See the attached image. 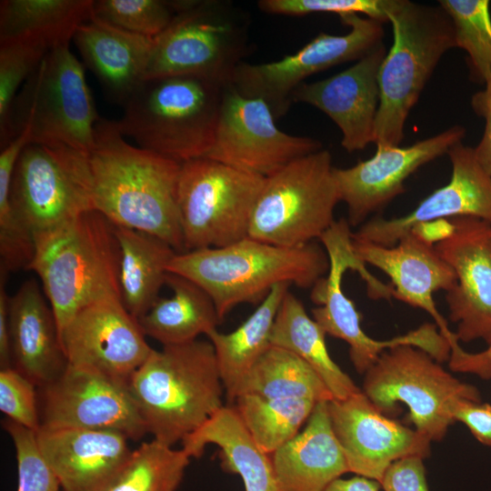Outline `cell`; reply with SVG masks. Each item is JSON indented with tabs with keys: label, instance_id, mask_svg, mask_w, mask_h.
I'll use <instances>...</instances> for the list:
<instances>
[{
	"label": "cell",
	"instance_id": "cell-1",
	"mask_svg": "<svg viewBox=\"0 0 491 491\" xmlns=\"http://www.w3.org/2000/svg\"><path fill=\"white\" fill-rule=\"evenodd\" d=\"M94 210L185 252L177 205L181 163L128 143L117 122L99 118L88 154Z\"/></svg>",
	"mask_w": 491,
	"mask_h": 491
},
{
	"label": "cell",
	"instance_id": "cell-2",
	"mask_svg": "<svg viewBox=\"0 0 491 491\" xmlns=\"http://www.w3.org/2000/svg\"><path fill=\"white\" fill-rule=\"evenodd\" d=\"M329 270L324 246L286 247L246 236L231 245L176 253L168 272L201 286L224 317L241 304H260L278 284L313 288Z\"/></svg>",
	"mask_w": 491,
	"mask_h": 491
},
{
	"label": "cell",
	"instance_id": "cell-3",
	"mask_svg": "<svg viewBox=\"0 0 491 491\" xmlns=\"http://www.w3.org/2000/svg\"><path fill=\"white\" fill-rule=\"evenodd\" d=\"M147 433L173 446L223 405L225 387L209 340L153 348L128 382Z\"/></svg>",
	"mask_w": 491,
	"mask_h": 491
},
{
	"label": "cell",
	"instance_id": "cell-4",
	"mask_svg": "<svg viewBox=\"0 0 491 491\" xmlns=\"http://www.w3.org/2000/svg\"><path fill=\"white\" fill-rule=\"evenodd\" d=\"M33 238L27 270L41 280L59 334L85 306L108 297L121 299L120 249L114 225L105 215L90 210Z\"/></svg>",
	"mask_w": 491,
	"mask_h": 491
},
{
	"label": "cell",
	"instance_id": "cell-5",
	"mask_svg": "<svg viewBox=\"0 0 491 491\" xmlns=\"http://www.w3.org/2000/svg\"><path fill=\"white\" fill-rule=\"evenodd\" d=\"M227 85L197 75L144 80L123 105L118 128L137 146L179 163L205 157Z\"/></svg>",
	"mask_w": 491,
	"mask_h": 491
},
{
	"label": "cell",
	"instance_id": "cell-6",
	"mask_svg": "<svg viewBox=\"0 0 491 491\" xmlns=\"http://www.w3.org/2000/svg\"><path fill=\"white\" fill-rule=\"evenodd\" d=\"M393 45L378 74L376 147L398 146L410 110L442 56L456 47L452 21L440 6L399 0L389 15Z\"/></svg>",
	"mask_w": 491,
	"mask_h": 491
},
{
	"label": "cell",
	"instance_id": "cell-7",
	"mask_svg": "<svg viewBox=\"0 0 491 491\" xmlns=\"http://www.w3.org/2000/svg\"><path fill=\"white\" fill-rule=\"evenodd\" d=\"M176 2L173 20L153 38L145 80L197 75L230 84L249 48V15L230 1Z\"/></svg>",
	"mask_w": 491,
	"mask_h": 491
},
{
	"label": "cell",
	"instance_id": "cell-8",
	"mask_svg": "<svg viewBox=\"0 0 491 491\" xmlns=\"http://www.w3.org/2000/svg\"><path fill=\"white\" fill-rule=\"evenodd\" d=\"M83 64L69 44L50 49L13 104V138L28 130L30 143L65 145L89 154L99 120Z\"/></svg>",
	"mask_w": 491,
	"mask_h": 491
},
{
	"label": "cell",
	"instance_id": "cell-9",
	"mask_svg": "<svg viewBox=\"0 0 491 491\" xmlns=\"http://www.w3.org/2000/svg\"><path fill=\"white\" fill-rule=\"evenodd\" d=\"M326 149L297 158L266 176L248 236L286 247L314 242L336 221L339 195Z\"/></svg>",
	"mask_w": 491,
	"mask_h": 491
},
{
	"label": "cell",
	"instance_id": "cell-10",
	"mask_svg": "<svg viewBox=\"0 0 491 491\" xmlns=\"http://www.w3.org/2000/svg\"><path fill=\"white\" fill-rule=\"evenodd\" d=\"M363 393L386 416L406 405L415 429L430 441L444 438L460 400L481 402L480 391L445 370L426 351L412 345L385 350L366 370Z\"/></svg>",
	"mask_w": 491,
	"mask_h": 491
},
{
	"label": "cell",
	"instance_id": "cell-11",
	"mask_svg": "<svg viewBox=\"0 0 491 491\" xmlns=\"http://www.w3.org/2000/svg\"><path fill=\"white\" fill-rule=\"evenodd\" d=\"M352 235L347 220L340 218L319 238L329 258V270L312 289L311 299L318 305L312 310L315 321L326 335L348 344L350 360L360 374H365L385 350L399 345H412L436 359L442 358L447 351V342L436 324H423L389 340H376L364 332L360 314L343 291L344 274L348 269L358 272L366 283L369 295L381 293L385 285L373 276L356 256Z\"/></svg>",
	"mask_w": 491,
	"mask_h": 491
},
{
	"label": "cell",
	"instance_id": "cell-12",
	"mask_svg": "<svg viewBox=\"0 0 491 491\" xmlns=\"http://www.w3.org/2000/svg\"><path fill=\"white\" fill-rule=\"evenodd\" d=\"M264 180L206 157L181 163L177 205L185 251L223 247L248 236Z\"/></svg>",
	"mask_w": 491,
	"mask_h": 491
},
{
	"label": "cell",
	"instance_id": "cell-13",
	"mask_svg": "<svg viewBox=\"0 0 491 491\" xmlns=\"http://www.w3.org/2000/svg\"><path fill=\"white\" fill-rule=\"evenodd\" d=\"M10 203L32 235L94 210L88 154L65 145L28 144L13 173Z\"/></svg>",
	"mask_w": 491,
	"mask_h": 491
},
{
	"label": "cell",
	"instance_id": "cell-14",
	"mask_svg": "<svg viewBox=\"0 0 491 491\" xmlns=\"http://www.w3.org/2000/svg\"><path fill=\"white\" fill-rule=\"evenodd\" d=\"M350 30L343 35L319 33L297 52L262 64L243 62L230 84L240 94L263 99L276 119L285 115L295 90L310 75L346 62L357 61L383 43V23L360 15H340Z\"/></svg>",
	"mask_w": 491,
	"mask_h": 491
},
{
	"label": "cell",
	"instance_id": "cell-15",
	"mask_svg": "<svg viewBox=\"0 0 491 491\" xmlns=\"http://www.w3.org/2000/svg\"><path fill=\"white\" fill-rule=\"evenodd\" d=\"M269 105L231 84L225 90L214 143L205 157L264 177L323 149L319 140L280 130Z\"/></svg>",
	"mask_w": 491,
	"mask_h": 491
},
{
	"label": "cell",
	"instance_id": "cell-16",
	"mask_svg": "<svg viewBox=\"0 0 491 491\" xmlns=\"http://www.w3.org/2000/svg\"><path fill=\"white\" fill-rule=\"evenodd\" d=\"M42 388L41 426L115 431L131 440L147 433L126 384L67 364Z\"/></svg>",
	"mask_w": 491,
	"mask_h": 491
},
{
	"label": "cell",
	"instance_id": "cell-17",
	"mask_svg": "<svg viewBox=\"0 0 491 491\" xmlns=\"http://www.w3.org/2000/svg\"><path fill=\"white\" fill-rule=\"evenodd\" d=\"M59 337L69 365L126 385L153 350L138 319L118 297L105 298L83 308Z\"/></svg>",
	"mask_w": 491,
	"mask_h": 491
},
{
	"label": "cell",
	"instance_id": "cell-18",
	"mask_svg": "<svg viewBox=\"0 0 491 491\" xmlns=\"http://www.w3.org/2000/svg\"><path fill=\"white\" fill-rule=\"evenodd\" d=\"M451 231L436 242L440 256L456 274L446 292L449 319L458 341L491 345V224L473 216L449 219Z\"/></svg>",
	"mask_w": 491,
	"mask_h": 491
},
{
	"label": "cell",
	"instance_id": "cell-19",
	"mask_svg": "<svg viewBox=\"0 0 491 491\" xmlns=\"http://www.w3.org/2000/svg\"><path fill=\"white\" fill-rule=\"evenodd\" d=\"M465 136L466 128L456 125L409 146L376 147L373 156L351 167H334L339 200L346 205L350 226L362 225L371 214L404 193V183L412 174L447 154Z\"/></svg>",
	"mask_w": 491,
	"mask_h": 491
},
{
	"label": "cell",
	"instance_id": "cell-20",
	"mask_svg": "<svg viewBox=\"0 0 491 491\" xmlns=\"http://www.w3.org/2000/svg\"><path fill=\"white\" fill-rule=\"evenodd\" d=\"M328 411L349 472L357 476L380 483L396 460L429 456V439L383 414L362 390L329 401Z\"/></svg>",
	"mask_w": 491,
	"mask_h": 491
},
{
	"label": "cell",
	"instance_id": "cell-21",
	"mask_svg": "<svg viewBox=\"0 0 491 491\" xmlns=\"http://www.w3.org/2000/svg\"><path fill=\"white\" fill-rule=\"evenodd\" d=\"M447 155L452 165L450 181L422 200L407 215L367 220L353 232V238L393 246L415 227L457 216H473L491 224V175L479 164L475 149L462 142Z\"/></svg>",
	"mask_w": 491,
	"mask_h": 491
},
{
	"label": "cell",
	"instance_id": "cell-22",
	"mask_svg": "<svg viewBox=\"0 0 491 491\" xmlns=\"http://www.w3.org/2000/svg\"><path fill=\"white\" fill-rule=\"evenodd\" d=\"M386 54L382 43L346 70L320 81L304 82L293 93V103L315 106L332 119L347 152L364 150L375 142L378 74Z\"/></svg>",
	"mask_w": 491,
	"mask_h": 491
},
{
	"label": "cell",
	"instance_id": "cell-23",
	"mask_svg": "<svg viewBox=\"0 0 491 491\" xmlns=\"http://www.w3.org/2000/svg\"><path fill=\"white\" fill-rule=\"evenodd\" d=\"M352 246L361 262L380 269L390 278L393 297L428 313L450 347L459 344L433 299L434 293L447 292L456 283L454 270L433 243L411 231L393 246L356 239L353 235Z\"/></svg>",
	"mask_w": 491,
	"mask_h": 491
},
{
	"label": "cell",
	"instance_id": "cell-24",
	"mask_svg": "<svg viewBox=\"0 0 491 491\" xmlns=\"http://www.w3.org/2000/svg\"><path fill=\"white\" fill-rule=\"evenodd\" d=\"M118 432L40 426L36 441L63 491H107L132 450Z\"/></svg>",
	"mask_w": 491,
	"mask_h": 491
},
{
	"label": "cell",
	"instance_id": "cell-25",
	"mask_svg": "<svg viewBox=\"0 0 491 491\" xmlns=\"http://www.w3.org/2000/svg\"><path fill=\"white\" fill-rule=\"evenodd\" d=\"M35 279L8 298L13 367L41 387L67 366L52 307Z\"/></svg>",
	"mask_w": 491,
	"mask_h": 491
},
{
	"label": "cell",
	"instance_id": "cell-26",
	"mask_svg": "<svg viewBox=\"0 0 491 491\" xmlns=\"http://www.w3.org/2000/svg\"><path fill=\"white\" fill-rule=\"evenodd\" d=\"M73 41L107 97L123 106L145 80L153 38L116 27L92 13Z\"/></svg>",
	"mask_w": 491,
	"mask_h": 491
},
{
	"label": "cell",
	"instance_id": "cell-27",
	"mask_svg": "<svg viewBox=\"0 0 491 491\" xmlns=\"http://www.w3.org/2000/svg\"><path fill=\"white\" fill-rule=\"evenodd\" d=\"M328 402L317 403L303 430L270 456L278 491H325L349 472Z\"/></svg>",
	"mask_w": 491,
	"mask_h": 491
},
{
	"label": "cell",
	"instance_id": "cell-28",
	"mask_svg": "<svg viewBox=\"0 0 491 491\" xmlns=\"http://www.w3.org/2000/svg\"><path fill=\"white\" fill-rule=\"evenodd\" d=\"M181 443L195 458L207 445H216L222 468L237 474L246 491H278L271 456L258 447L231 405L221 407Z\"/></svg>",
	"mask_w": 491,
	"mask_h": 491
},
{
	"label": "cell",
	"instance_id": "cell-29",
	"mask_svg": "<svg viewBox=\"0 0 491 491\" xmlns=\"http://www.w3.org/2000/svg\"><path fill=\"white\" fill-rule=\"evenodd\" d=\"M170 297H158L150 309L138 318L145 336L162 346L188 343L217 329L222 322L210 296L197 284L168 272L165 279Z\"/></svg>",
	"mask_w": 491,
	"mask_h": 491
},
{
	"label": "cell",
	"instance_id": "cell-30",
	"mask_svg": "<svg viewBox=\"0 0 491 491\" xmlns=\"http://www.w3.org/2000/svg\"><path fill=\"white\" fill-rule=\"evenodd\" d=\"M114 228L120 249L121 300L126 310L138 319L159 297L169 263L177 252L149 233L115 225Z\"/></svg>",
	"mask_w": 491,
	"mask_h": 491
},
{
	"label": "cell",
	"instance_id": "cell-31",
	"mask_svg": "<svg viewBox=\"0 0 491 491\" xmlns=\"http://www.w3.org/2000/svg\"><path fill=\"white\" fill-rule=\"evenodd\" d=\"M92 8L93 0H2L0 43L30 40L51 49L69 44Z\"/></svg>",
	"mask_w": 491,
	"mask_h": 491
},
{
	"label": "cell",
	"instance_id": "cell-32",
	"mask_svg": "<svg viewBox=\"0 0 491 491\" xmlns=\"http://www.w3.org/2000/svg\"><path fill=\"white\" fill-rule=\"evenodd\" d=\"M326 335L303 303L288 290L275 318L271 345L296 354L316 371L334 399H344L361 390L331 358Z\"/></svg>",
	"mask_w": 491,
	"mask_h": 491
},
{
	"label": "cell",
	"instance_id": "cell-33",
	"mask_svg": "<svg viewBox=\"0 0 491 491\" xmlns=\"http://www.w3.org/2000/svg\"><path fill=\"white\" fill-rule=\"evenodd\" d=\"M289 284L274 286L249 317L230 333L212 330L206 337L214 346L225 396L233 403L235 390L255 363L271 346L276 316Z\"/></svg>",
	"mask_w": 491,
	"mask_h": 491
},
{
	"label": "cell",
	"instance_id": "cell-34",
	"mask_svg": "<svg viewBox=\"0 0 491 491\" xmlns=\"http://www.w3.org/2000/svg\"><path fill=\"white\" fill-rule=\"evenodd\" d=\"M240 395L300 398L316 403L334 399L326 384L307 363L289 350L273 345L243 377L234 400Z\"/></svg>",
	"mask_w": 491,
	"mask_h": 491
},
{
	"label": "cell",
	"instance_id": "cell-35",
	"mask_svg": "<svg viewBox=\"0 0 491 491\" xmlns=\"http://www.w3.org/2000/svg\"><path fill=\"white\" fill-rule=\"evenodd\" d=\"M316 404L300 398L240 395L231 406L258 447L271 456L299 433Z\"/></svg>",
	"mask_w": 491,
	"mask_h": 491
},
{
	"label": "cell",
	"instance_id": "cell-36",
	"mask_svg": "<svg viewBox=\"0 0 491 491\" xmlns=\"http://www.w3.org/2000/svg\"><path fill=\"white\" fill-rule=\"evenodd\" d=\"M190 456L155 439L132 453L107 491H177Z\"/></svg>",
	"mask_w": 491,
	"mask_h": 491
},
{
	"label": "cell",
	"instance_id": "cell-37",
	"mask_svg": "<svg viewBox=\"0 0 491 491\" xmlns=\"http://www.w3.org/2000/svg\"><path fill=\"white\" fill-rule=\"evenodd\" d=\"M450 17L456 47L467 54L471 81L486 85L491 77V15L488 0H440Z\"/></svg>",
	"mask_w": 491,
	"mask_h": 491
},
{
	"label": "cell",
	"instance_id": "cell-38",
	"mask_svg": "<svg viewBox=\"0 0 491 491\" xmlns=\"http://www.w3.org/2000/svg\"><path fill=\"white\" fill-rule=\"evenodd\" d=\"M51 48L30 40L0 43V147L12 139L10 117L15 99Z\"/></svg>",
	"mask_w": 491,
	"mask_h": 491
},
{
	"label": "cell",
	"instance_id": "cell-39",
	"mask_svg": "<svg viewBox=\"0 0 491 491\" xmlns=\"http://www.w3.org/2000/svg\"><path fill=\"white\" fill-rule=\"evenodd\" d=\"M176 0H93V15L116 27L154 38L171 23Z\"/></svg>",
	"mask_w": 491,
	"mask_h": 491
},
{
	"label": "cell",
	"instance_id": "cell-40",
	"mask_svg": "<svg viewBox=\"0 0 491 491\" xmlns=\"http://www.w3.org/2000/svg\"><path fill=\"white\" fill-rule=\"evenodd\" d=\"M3 427L11 437L17 462V491H63L61 484L39 450L36 432L10 419Z\"/></svg>",
	"mask_w": 491,
	"mask_h": 491
},
{
	"label": "cell",
	"instance_id": "cell-41",
	"mask_svg": "<svg viewBox=\"0 0 491 491\" xmlns=\"http://www.w3.org/2000/svg\"><path fill=\"white\" fill-rule=\"evenodd\" d=\"M399 0H260L258 8L266 14L299 16L314 13H332L339 16L356 14L381 23L389 22V15Z\"/></svg>",
	"mask_w": 491,
	"mask_h": 491
},
{
	"label": "cell",
	"instance_id": "cell-42",
	"mask_svg": "<svg viewBox=\"0 0 491 491\" xmlns=\"http://www.w3.org/2000/svg\"><path fill=\"white\" fill-rule=\"evenodd\" d=\"M35 385L15 367L0 371V410L8 419L36 432L41 426Z\"/></svg>",
	"mask_w": 491,
	"mask_h": 491
},
{
	"label": "cell",
	"instance_id": "cell-43",
	"mask_svg": "<svg viewBox=\"0 0 491 491\" xmlns=\"http://www.w3.org/2000/svg\"><path fill=\"white\" fill-rule=\"evenodd\" d=\"M421 456H412L394 462L380 484L385 491H429Z\"/></svg>",
	"mask_w": 491,
	"mask_h": 491
},
{
	"label": "cell",
	"instance_id": "cell-44",
	"mask_svg": "<svg viewBox=\"0 0 491 491\" xmlns=\"http://www.w3.org/2000/svg\"><path fill=\"white\" fill-rule=\"evenodd\" d=\"M455 421L463 423L485 446H491V405L469 400L458 401L453 408Z\"/></svg>",
	"mask_w": 491,
	"mask_h": 491
},
{
	"label": "cell",
	"instance_id": "cell-45",
	"mask_svg": "<svg viewBox=\"0 0 491 491\" xmlns=\"http://www.w3.org/2000/svg\"><path fill=\"white\" fill-rule=\"evenodd\" d=\"M471 107L485 120L483 136L474 148L475 154L479 164L491 175V77L486 81L483 90L473 95Z\"/></svg>",
	"mask_w": 491,
	"mask_h": 491
},
{
	"label": "cell",
	"instance_id": "cell-46",
	"mask_svg": "<svg viewBox=\"0 0 491 491\" xmlns=\"http://www.w3.org/2000/svg\"><path fill=\"white\" fill-rule=\"evenodd\" d=\"M448 363L449 368L455 372L491 379V345L478 353L466 352L458 345L451 349Z\"/></svg>",
	"mask_w": 491,
	"mask_h": 491
},
{
	"label": "cell",
	"instance_id": "cell-47",
	"mask_svg": "<svg viewBox=\"0 0 491 491\" xmlns=\"http://www.w3.org/2000/svg\"><path fill=\"white\" fill-rule=\"evenodd\" d=\"M5 277L0 282V366L1 369L13 367V357L8 323V298L5 287Z\"/></svg>",
	"mask_w": 491,
	"mask_h": 491
},
{
	"label": "cell",
	"instance_id": "cell-48",
	"mask_svg": "<svg viewBox=\"0 0 491 491\" xmlns=\"http://www.w3.org/2000/svg\"><path fill=\"white\" fill-rule=\"evenodd\" d=\"M380 487L378 481L356 476L348 479L339 477L331 482L325 491H379Z\"/></svg>",
	"mask_w": 491,
	"mask_h": 491
}]
</instances>
